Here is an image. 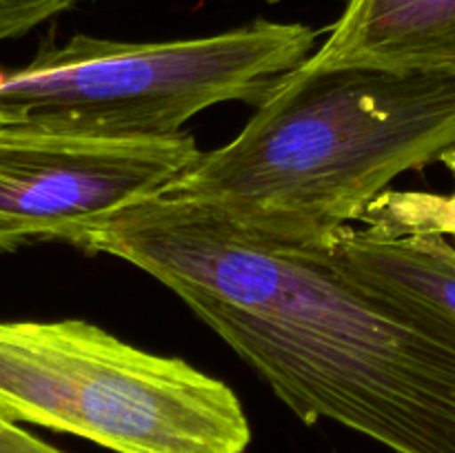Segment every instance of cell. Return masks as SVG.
Returning a JSON list of instances; mask_svg holds the SVG:
<instances>
[{
  "label": "cell",
  "mask_w": 455,
  "mask_h": 453,
  "mask_svg": "<svg viewBox=\"0 0 455 453\" xmlns=\"http://www.w3.org/2000/svg\"><path fill=\"white\" fill-rule=\"evenodd\" d=\"M84 251L176 293L305 425L395 453H455V318L342 274L318 247L235 235L163 198L118 213Z\"/></svg>",
  "instance_id": "6da1fadb"
},
{
  "label": "cell",
  "mask_w": 455,
  "mask_h": 453,
  "mask_svg": "<svg viewBox=\"0 0 455 453\" xmlns=\"http://www.w3.org/2000/svg\"><path fill=\"white\" fill-rule=\"evenodd\" d=\"M449 154L455 69L300 62L158 198L253 242L320 247L395 178Z\"/></svg>",
  "instance_id": "7a4b0ae2"
},
{
  "label": "cell",
  "mask_w": 455,
  "mask_h": 453,
  "mask_svg": "<svg viewBox=\"0 0 455 453\" xmlns=\"http://www.w3.org/2000/svg\"><path fill=\"white\" fill-rule=\"evenodd\" d=\"M0 417L114 453H244L251 442L227 382L87 320H0Z\"/></svg>",
  "instance_id": "3957f363"
},
{
  "label": "cell",
  "mask_w": 455,
  "mask_h": 453,
  "mask_svg": "<svg viewBox=\"0 0 455 453\" xmlns=\"http://www.w3.org/2000/svg\"><path fill=\"white\" fill-rule=\"evenodd\" d=\"M315 38L311 27L278 20L158 43L78 34L0 78V100L38 127L173 136L209 107L265 98L311 56Z\"/></svg>",
  "instance_id": "277c9868"
},
{
  "label": "cell",
  "mask_w": 455,
  "mask_h": 453,
  "mask_svg": "<svg viewBox=\"0 0 455 453\" xmlns=\"http://www.w3.org/2000/svg\"><path fill=\"white\" fill-rule=\"evenodd\" d=\"M200 149L189 131L107 136L18 123L0 131V251L87 238L158 198Z\"/></svg>",
  "instance_id": "5b68a950"
},
{
  "label": "cell",
  "mask_w": 455,
  "mask_h": 453,
  "mask_svg": "<svg viewBox=\"0 0 455 453\" xmlns=\"http://www.w3.org/2000/svg\"><path fill=\"white\" fill-rule=\"evenodd\" d=\"M311 67L455 69V0H345Z\"/></svg>",
  "instance_id": "8992f818"
},
{
  "label": "cell",
  "mask_w": 455,
  "mask_h": 453,
  "mask_svg": "<svg viewBox=\"0 0 455 453\" xmlns=\"http://www.w3.org/2000/svg\"><path fill=\"white\" fill-rule=\"evenodd\" d=\"M318 249L342 274L403 289L455 318V247L443 235H382L347 226Z\"/></svg>",
  "instance_id": "52a82bcc"
},
{
  "label": "cell",
  "mask_w": 455,
  "mask_h": 453,
  "mask_svg": "<svg viewBox=\"0 0 455 453\" xmlns=\"http://www.w3.org/2000/svg\"><path fill=\"white\" fill-rule=\"evenodd\" d=\"M440 164L453 173L455 180V154L444 155ZM358 222L382 235H443V238L453 235L455 238V187L451 194L387 189L364 207Z\"/></svg>",
  "instance_id": "ba28073f"
},
{
  "label": "cell",
  "mask_w": 455,
  "mask_h": 453,
  "mask_svg": "<svg viewBox=\"0 0 455 453\" xmlns=\"http://www.w3.org/2000/svg\"><path fill=\"white\" fill-rule=\"evenodd\" d=\"M78 0H0V43L20 38Z\"/></svg>",
  "instance_id": "9c48e42d"
},
{
  "label": "cell",
  "mask_w": 455,
  "mask_h": 453,
  "mask_svg": "<svg viewBox=\"0 0 455 453\" xmlns=\"http://www.w3.org/2000/svg\"><path fill=\"white\" fill-rule=\"evenodd\" d=\"M0 453H67L38 435L29 433L16 422L0 417Z\"/></svg>",
  "instance_id": "30bf717a"
},
{
  "label": "cell",
  "mask_w": 455,
  "mask_h": 453,
  "mask_svg": "<svg viewBox=\"0 0 455 453\" xmlns=\"http://www.w3.org/2000/svg\"><path fill=\"white\" fill-rule=\"evenodd\" d=\"M18 123H25V118H22L20 111H18L16 107L7 105L4 100H0V131L7 127H12V124H18Z\"/></svg>",
  "instance_id": "8fae6325"
},
{
  "label": "cell",
  "mask_w": 455,
  "mask_h": 453,
  "mask_svg": "<svg viewBox=\"0 0 455 453\" xmlns=\"http://www.w3.org/2000/svg\"><path fill=\"white\" fill-rule=\"evenodd\" d=\"M78 3H83V0H78Z\"/></svg>",
  "instance_id": "7c38bea8"
}]
</instances>
